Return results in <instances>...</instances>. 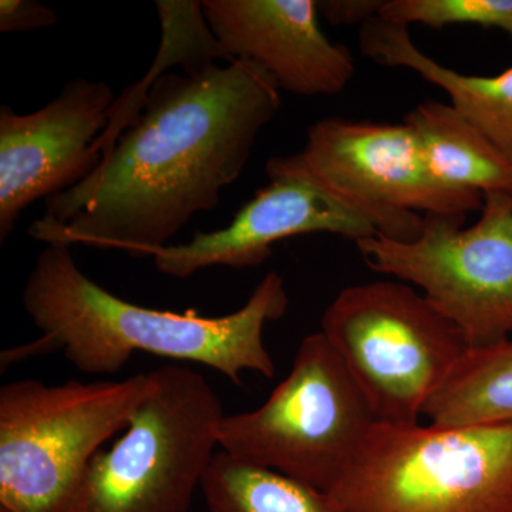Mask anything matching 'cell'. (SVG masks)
Segmentation results:
<instances>
[{"mask_svg": "<svg viewBox=\"0 0 512 512\" xmlns=\"http://www.w3.org/2000/svg\"><path fill=\"white\" fill-rule=\"evenodd\" d=\"M147 387L148 373L119 382L5 384L0 389V508L69 512L93 458L127 429Z\"/></svg>", "mask_w": 512, "mask_h": 512, "instance_id": "cell-4", "label": "cell"}, {"mask_svg": "<svg viewBox=\"0 0 512 512\" xmlns=\"http://www.w3.org/2000/svg\"><path fill=\"white\" fill-rule=\"evenodd\" d=\"M57 23L55 10L36 0H2L0 32H32L52 28Z\"/></svg>", "mask_w": 512, "mask_h": 512, "instance_id": "cell-19", "label": "cell"}, {"mask_svg": "<svg viewBox=\"0 0 512 512\" xmlns=\"http://www.w3.org/2000/svg\"><path fill=\"white\" fill-rule=\"evenodd\" d=\"M269 180L227 227L151 252L158 271L184 279L210 266L254 268L271 258L276 242L299 235H339L355 244L379 235L369 218L312 184L292 177Z\"/></svg>", "mask_w": 512, "mask_h": 512, "instance_id": "cell-12", "label": "cell"}, {"mask_svg": "<svg viewBox=\"0 0 512 512\" xmlns=\"http://www.w3.org/2000/svg\"><path fill=\"white\" fill-rule=\"evenodd\" d=\"M384 0H322L318 2L320 16L330 25H360L376 18Z\"/></svg>", "mask_w": 512, "mask_h": 512, "instance_id": "cell-20", "label": "cell"}, {"mask_svg": "<svg viewBox=\"0 0 512 512\" xmlns=\"http://www.w3.org/2000/svg\"><path fill=\"white\" fill-rule=\"evenodd\" d=\"M328 494L346 512H512V423H376Z\"/></svg>", "mask_w": 512, "mask_h": 512, "instance_id": "cell-3", "label": "cell"}, {"mask_svg": "<svg viewBox=\"0 0 512 512\" xmlns=\"http://www.w3.org/2000/svg\"><path fill=\"white\" fill-rule=\"evenodd\" d=\"M320 325L377 423H420L470 350L461 330L423 293L396 279L342 289Z\"/></svg>", "mask_w": 512, "mask_h": 512, "instance_id": "cell-6", "label": "cell"}, {"mask_svg": "<svg viewBox=\"0 0 512 512\" xmlns=\"http://www.w3.org/2000/svg\"><path fill=\"white\" fill-rule=\"evenodd\" d=\"M208 512H346L328 493L218 451L201 485Z\"/></svg>", "mask_w": 512, "mask_h": 512, "instance_id": "cell-17", "label": "cell"}, {"mask_svg": "<svg viewBox=\"0 0 512 512\" xmlns=\"http://www.w3.org/2000/svg\"><path fill=\"white\" fill-rule=\"evenodd\" d=\"M480 212L471 227L466 215H423L414 241L375 235L356 242L373 272L413 285L470 349L512 336V195L488 192Z\"/></svg>", "mask_w": 512, "mask_h": 512, "instance_id": "cell-9", "label": "cell"}, {"mask_svg": "<svg viewBox=\"0 0 512 512\" xmlns=\"http://www.w3.org/2000/svg\"><path fill=\"white\" fill-rule=\"evenodd\" d=\"M377 423L322 332L299 345L288 376L251 412L225 414L218 448L329 493Z\"/></svg>", "mask_w": 512, "mask_h": 512, "instance_id": "cell-7", "label": "cell"}, {"mask_svg": "<svg viewBox=\"0 0 512 512\" xmlns=\"http://www.w3.org/2000/svg\"><path fill=\"white\" fill-rule=\"evenodd\" d=\"M104 82L76 79L42 109L0 107V242L40 198L76 187L99 167L96 143L116 103Z\"/></svg>", "mask_w": 512, "mask_h": 512, "instance_id": "cell-10", "label": "cell"}, {"mask_svg": "<svg viewBox=\"0 0 512 512\" xmlns=\"http://www.w3.org/2000/svg\"><path fill=\"white\" fill-rule=\"evenodd\" d=\"M0 512H10V511L5 510V508H0Z\"/></svg>", "mask_w": 512, "mask_h": 512, "instance_id": "cell-21", "label": "cell"}, {"mask_svg": "<svg viewBox=\"0 0 512 512\" xmlns=\"http://www.w3.org/2000/svg\"><path fill=\"white\" fill-rule=\"evenodd\" d=\"M377 16L407 28L413 23L431 29L481 26L503 30L512 39V0H384Z\"/></svg>", "mask_w": 512, "mask_h": 512, "instance_id": "cell-18", "label": "cell"}, {"mask_svg": "<svg viewBox=\"0 0 512 512\" xmlns=\"http://www.w3.org/2000/svg\"><path fill=\"white\" fill-rule=\"evenodd\" d=\"M23 306L42 336L3 350L2 367L60 352L86 375H114L144 352L198 363L241 384L245 372L275 376L264 329L285 315L289 298L284 278L269 272L247 303L228 315L144 308L84 275L69 247L46 245L26 281Z\"/></svg>", "mask_w": 512, "mask_h": 512, "instance_id": "cell-2", "label": "cell"}, {"mask_svg": "<svg viewBox=\"0 0 512 512\" xmlns=\"http://www.w3.org/2000/svg\"><path fill=\"white\" fill-rule=\"evenodd\" d=\"M224 416L201 373L177 365L151 370L133 419L93 458L69 512H191Z\"/></svg>", "mask_w": 512, "mask_h": 512, "instance_id": "cell-5", "label": "cell"}, {"mask_svg": "<svg viewBox=\"0 0 512 512\" xmlns=\"http://www.w3.org/2000/svg\"><path fill=\"white\" fill-rule=\"evenodd\" d=\"M424 416L437 426L512 423V336L468 350Z\"/></svg>", "mask_w": 512, "mask_h": 512, "instance_id": "cell-16", "label": "cell"}, {"mask_svg": "<svg viewBox=\"0 0 512 512\" xmlns=\"http://www.w3.org/2000/svg\"><path fill=\"white\" fill-rule=\"evenodd\" d=\"M161 23V47L156 63L140 83L127 89L110 111V123L96 143V151L106 157L126 128L138 120L151 84L167 67L181 64L185 73L198 72L217 62L232 63L231 57L212 35L198 0H157Z\"/></svg>", "mask_w": 512, "mask_h": 512, "instance_id": "cell-15", "label": "cell"}, {"mask_svg": "<svg viewBox=\"0 0 512 512\" xmlns=\"http://www.w3.org/2000/svg\"><path fill=\"white\" fill-rule=\"evenodd\" d=\"M269 178L292 177L349 205L394 241L419 237L423 215L483 210L484 195L457 190L431 173L406 124L326 117L313 123L298 153L271 158Z\"/></svg>", "mask_w": 512, "mask_h": 512, "instance_id": "cell-8", "label": "cell"}, {"mask_svg": "<svg viewBox=\"0 0 512 512\" xmlns=\"http://www.w3.org/2000/svg\"><path fill=\"white\" fill-rule=\"evenodd\" d=\"M281 90L248 62L161 74L143 110L86 180L47 198L29 235L150 256L168 247L247 167L256 138L281 109Z\"/></svg>", "mask_w": 512, "mask_h": 512, "instance_id": "cell-1", "label": "cell"}, {"mask_svg": "<svg viewBox=\"0 0 512 512\" xmlns=\"http://www.w3.org/2000/svg\"><path fill=\"white\" fill-rule=\"evenodd\" d=\"M512 195V194H511Z\"/></svg>", "mask_w": 512, "mask_h": 512, "instance_id": "cell-22", "label": "cell"}, {"mask_svg": "<svg viewBox=\"0 0 512 512\" xmlns=\"http://www.w3.org/2000/svg\"><path fill=\"white\" fill-rule=\"evenodd\" d=\"M212 35L232 62L264 69L279 90L303 97L336 96L352 82L355 59L333 43L313 0H202Z\"/></svg>", "mask_w": 512, "mask_h": 512, "instance_id": "cell-11", "label": "cell"}, {"mask_svg": "<svg viewBox=\"0 0 512 512\" xmlns=\"http://www.w3.org/2000/svg\"><path fill=\"white\" fill-rule=\"evenodd\" d=\"M363 56L386 67H403L447 94L451 106L512 164V67L495 76L464 74L414 45L407 26L376 18L359 29Z\"/></svg>", "mask_w": 512, "mask_h": 512, "instance_id": "cell-13", "label": "cell"}, {"mask_svg": "<svg viewBox=\"0 0 512 512\" xmlns=\"http://www.w3.org/2000/svg\"><path fill=\"white\" fill-rule=\"evenodd\" d=\"M431 173L457 190L512 194V164L450 103L427 99L404 117Z\"/></svg>", "mask_w": 512, "mask_h": 512, "instance_id": "cell-14", "label": "cell"}]
</instances>
